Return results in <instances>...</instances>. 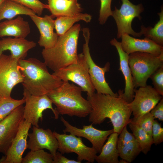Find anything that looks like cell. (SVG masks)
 I'll use <instances>...</instances> for the list:
<instances>
[{
  "instance_id": "30bf717a",
  "label": "cell",
  "mask_w": 163,
  "mask_h": 163,
  "mask_svg": "<svg viewBox=\"0 0 163 163\" xmlns=\"http://www.w3.org/2000/svg\"><path fill=\"white\" fill-rule=\"evenodd\" d=\"M23 95L25 100L23 112L25 121L33 126L39 127V120L42 121L43 112L47 109L52 110L54 115V119L58 118L59 114L56 108L53 107V103L47 94L41 96L32 95L24 88Z\"/></svg>"
},
{
  "instance_id": "f546056e",
  "label": "cell",
  "mask_w": 163,
  "mask_h": 163,
  "mask_svg": "<svg viewBox=\"0 0 163 163\" xmlns=\"http://www.w3.org/2000/svg\"><path fill=\"white\" fill-rule=\"evenodd\" d=\"M25 100L24 97L21 99L16 100L11 97L0 98V122L5 118L12 110L23 104Z\"/></svg>"
},
{
  "instance_id": "d4e9b609",
  "label": "cell",
  "mask_w": 163,
  "mask_h": 163,
  "mask_svg": "<svg viewBox=\"0 0 163 163\" xmlns=\"http://www.w3.org/2000/svg\"><path fill=\"white\" fill-rule=\"evenodd\" d=\"M23 14L30 17L36 14L30 9L11 0H5L0 6V22Z\"/></svg>"
},
{
  "instance_id": "f1b7e54d",
  "label": "cell",
  "mask_w": 163,
  "mask_h": 163,
  "mask_svg": "<svg viewBox=\"0 0 163 163\" xmlns=\"http://www.w3.org/2000/svg\"><path fill=\"white\" fill-rule=\"evenodd\" d=\"M21 163H53V156L43 149L30 150L22 158Z\"/></svg>"
},
{
  "instance_id": "e575fe53",
  "label": "cell",
  "mask_w": 163,
  "mask_h": 163,
  "mask_svg": "<svg viewBox=\"0 0 163 163\" xmlns=\"http://www.w3.org/2000/svg\"><path fill=\"white\" fill-rule=\"evenodd\" d=\"M152 136L153 144L155 145L160 144L163 141V128L161 124L155 120L153 122Z\"/></svg>"
},
{
  "instance_id": "4fadbf2b",
  "label": "cell",
  "mask_w": 163,
  "mask_h": 163,
  "mask_svg": "<svg viewBox=\"0 0 163 163\" xmlns=\"http://www.w3.org/2000/svg\"><path fill=\"white\" fill-rule=\"evenodd\" d=\"M24 107L21 105L0 122V152L5 155L15 137L23 117Z\"/></svg>"
},
{
  "instance_id": "8992f818",
  "label": "cell",
  "mask_w": 163,
  "mask_h": 163,
  "mask_svg": "<svg viewBox=\"0 0 163 163\" xmlns=\"http://www.w3.org/2000/svg\"><path fill=\"white\" fill-rule=\"evenodd\" d=\"M52 74L63 82L71 81L78 85L87 94L95 92L91 80L88 67L83 53L78 54L77 60L67 66L54 72Z\"/></svg>"
},
{
  "instance_id": "836d02e7",
  "label": "cell",
  "mask_w": 163,
  "mask_h": 163,
  "mask_svg": "<svg viewBox=\"0 0 163 163\" xmlns=\"http://www.w3.org/2000/svg\"><path fill=\"white\" fill-rule=\"evenodd\" d=\"M112 0H100V8L98 21L100 24H105L108 17L112 16L111 6Z\"/></svg>"
},
{
  "instance_id": "484cf974",
  "label": "cell",
  "mask_w": 163,
  "mask_h": 163,
  "mask_svg": "<svg viewBox=\"0 0 163 163\" xmlns=\"http://www.w3.org/2000/svg\"><path fill=\"white\" fill-rule=\"evenodd\" d=\"M91 18L90 15L82 13L73 16L58 17L54 20V29L58 35L60 36L68 31L76 22L82 20L88 23L91 21Z\"/></svg>"
},
{
  "instance_id": "cb8c5ba5",
  "label": "cell",
  "mask_w": 163,
  "mask_h": 163,
  "mask_svg": "<svg viewBox=\"0 0 163 163\" xmlns=\"http://www.w3.org/2000/svg\"><path fill=\"white\" fill-rule=\"evenodd\" d=\"M118 133L113 132L104 145L100 154L97 155L95 160L98 163H119V157L117 148Z\"/></svg>"
},
{
  "instance_id": "d6a6232c",
  "label": "cell",
  "mask_w": 163,
  "mask_h": 163,
  "mask_svg": "<svg viewBox=\"0 0 163 163\" xmlns=\"http://www.w3.org/2000/svg\"><path fill=\"white\" fill-rule=\"evenodd\" d=\"M153 88L161 95H163V65L156 71L150 77Z\"/></svg>"
},
{
  "instance_id": "6da1fadb",
  "label": "cell",
  "mask_w": 163,
  "mask_h": 163,
  "mask_svg": "<svg viewBox=\"0 0 163 163\" xmlns=\"http://www.w3.org/2000/svg\"><path fill=\"white\" fill-rule=\"evenodd\" d=\"M87 95L91 108L89 121L93 124H100L109 118L114 132L119 134L131 119L132 111L129 103L119 95L114 96L94 92Z\"/></svg>"
},
{
  "instance_id": "e0dca14e",
  "label": "cell",
  "mask_w": 163,
  "mask_h": 163,
  "mask_svg": "<svg viewBox=\"0 0 163 163\" xmlns=\"http://www.w3.org/2000/svg\"><path fill=\"white\" fill-rule=\"evenodd\" d=\"M110 44L117 49L120 59L119 70L122 72L125 80V87L124 92L122 90L118 91V95L129 103H130L134 97V87L133 78L129 63V55L122 49L120 42L115 38L110 41Z\"/></svg>"
},
{
  "instance_id": "d590c367",
  "label": "cell",
  "mask_w": 163,
  "mask_h": 163,
  "mask_svg": "<svg viewBox=\"0 0 163 163\" xmlns=\"http://www.w3.org/2000/svg\"><path fill=\"white\" fill-rule=\"evenodd\" d=\"M155 119H158L161 121H163V98L150 111Z\"/></svg>"
},
{
  "instance_id": "83f0119b",
  "label": "cell",
  "mask_w": 163,
  "mask_h": 163,
  "mask_svg": "<svg viewBox=\"0 0 163 163\" xmlns=\"http://www.w3.org/2000/svg\"><path fill=\"white\" fill-rule=\"evenodd\" d=\"M159 17V21L153 27H145L143 25L141 27L140 32L145 37L148 38L158 44L163 46V9L161 8V11L158 13Z\"/></svg>"
},
{
  "instance_id": "2e32d148",
  "label": "cell",
  "mask_w": 163,
  "mask_h": 163,
  "mask_svg": "<svg viewBox=\"0 0 163 163\" xmlns=\"http://www.w3.org/2000/svg\"><path fill=\"white\" fill-rule=\"evenodd\" d=\"M32 132L29 133L27 149L31 151L46 149L54 156L58 149V141L49 129H43L33 126Z\"/></svg>"
},
{
  "instance_id": "74e56055",
  "label": "cell",
  "mask_w": 163,
  "mask_h": 163,
  "mask_svg": "<svg viewBox=\"0 0 163 163\" xmlns=\"http://www.w3.org/2000/svg\"><path fill=\"white\" fill-rule=\"evenodd\" d=\"M119 163H128V162L126 160L121 159L119 161Z\"/></svg>"
},
{
  "instance_id": "4dcf8cb0",
  "label": "cell",
  "mask_w": 163,
  "mask_h": 163,
  "mask_svg": "<svg viewBox=\"0 0 163 163\" xmlns=\"http://www.w3.org/2000/svg\"><path fill=\"white\" fill-rule=\"evenodd\" d=\"M19 3L34 11L37 15H41L45 9H48V5L39 0H11Z\"/></svg>"
},
{
  "instance_id": "1f68e13d",
  "label": "cell",
  "mask_w": 163,
  "mask_h": 163,
  "mask_svg": "<svg viewBox=\"0 0 163 163\" xmlns=\"http://www.w3.org/2000/svg\"><path fill=\"white\" fill-rule=\"evenodd\" d=\"M132 119L148 134L152 136V128L155 119L150 112L144 114L137 119L133 118Z\"/></svg>"
},
{
  "instance_id": "f35d334b",
  "label": "cell",
  "mask_w": 163,
  "mask_h": 163,
  "mask_svg": "<svg viewBox=\"0 0 163 163\" xmlns=\"http://www.w3.org/2000/svg\"><path fill=\"white\" fill-rule=\"evenodd\" d=\"M5 0H0V6Z\"/></svg>"
},
{
  "instance_id": "277c9868",
  "label": "cell",
  "mask_w": 163,
  "mask_h": 163,
  "mask_svg": "<svg viewBox=\"0 0 163 163\" xmlns=\"http://www.w3.org/2000/svg\"><path fill=\"white\" fill-rule=\"evenodd\" d=\"M82 91L78 86L63 82L47 95L56 106L59 114L85 117L89 115L91 108L88 101L82 96Z\"/></svg>"
},
{
  "instance_id": "8d00e7d4",
  "label": "cell",
  "mask_w": 163,
  "mask_h": 163,
  "mask_svg": "<svg viewBox=\"0 0 163 163\" xmlns=\"http://www.w3.org/2000/svg\"><path fill=\"white\" fill-rule=\"evenodd\" d=\"M53 163H81L77 161L69 159L59 152L53 157Z\"/></svg>"
},
{
  "instance_id": "8fae6325",
  "label": "cell",
  "mask_w": 163,
  "mask_h": 163,
  "mask_svg": "<svg viewBox=\"0 0 163 163\" xmlns=\"http://www.w3.org/2000/svg\"><path fill=\"white\" fill-rule=\"evenodd\" d=\"M53 133L58 141V150L62 154L75 153L78 155L77 161L80 163L83 160L88 163L94 162L97 153V151L92 147L86 146L81 137L66 133L60 134L55 131Z\"/></svg>"
},
{
  "instance_id": "9a60e30c",
  "label": "cell",
  "mask_w": 163,
  "mask_h": 163,
  "mask_svg": "<svg viewBox=\"0 0 163 163\" xmlns=\"http://www.w3.org/2000/svg\"><path fill=\"white\" fill-rule=\"evenodd\" d=\"M31 124L25 120L21 123L17 133L0 163H21L22 156L27 149V139Z\"/></svg>"
},
{
  "instance_id": "7a4b0ae2",
  "label": "cell",
  "mask_w": 163,
  "mask_h": 163,
  "mask_svg": "<svg viewBox=\"0 0 163 163\" xmlns=\"http://www.w3.org/2000/svg\"><path fill=\"white\" fill-rule=\"evenodd\" d=\"M20 71L23 80L24 88L36 96L47 94L60 86L63 81L50 74L44 62L33 58L18 60Z\"/></svg>"
},
{
  "instance_id": "d6986e66",
  "label": "cell",
  "mask_w": 163,
  "mask_h": 163,
  "mask_svg": "<svg viewBox=\"0 0 163 163\" xmlns=\"http://www.w3.org/2000/svg\"><path fill=\"white\" fill-rule=\"evenodd\" d=\"M121 46L123 50L129 55L136 52L147 53L159 55L163 52V47L150 39L145 37L139 39L132 37L126 34L121 37Z\"/></svg>"
},
{
  "instance_id": "ba28073f",
  "label": "cell",
  "mask_w": 163,
  "mask_h": 163,
  "mask_svg": "<svg viewBox=\"0 0 163 163\" xmlns=\"http://www.w3.org/2000/svg\"><path fill=\"white\" fill-rule=\"evenodd\" d=\"M18 61L11 55L0 56V98L11 97L13 88L23 81Z\"/></svg>"
},
{
  "instance_id": "7402d4cb",
  "label": "cell",
  "mask_w": 163,
  "mask_h": 163,
  "mask_svg": "<svg viewBox=\"0 0 163 163\" xmlns=\"http://www.w3.org/2000/svg\"><path fill=\"white\" fill-rule=\"evenodd\" d=\"M30 32L28 22L20 15L15 18L0 22V37L8 36L25 38Z\"/></svg>"
},
{
  "instance_id": "3957f363",
  "label": "cell",
  "mask_w": 163,
  "mask_h": 163,
  "mask_svg": "<svg viewBox=\"0 0 163 163\" xmlns=\"http://www.w3.org/2000/svg\"><path fill=\"white\" fill-rule=\"evenodd\" d=\"M80 29L79 24H75L58 37L54 46L43 50L41 53L44 62L51 70L55 72L76 62Z\"/></svg>"
},
{
  "instance_id": "52a82bcc",
  "label": "cell",
  "mask_w": 163,
  "mask_h": 163,
  "mask_svg": "<svg viewBox=\"0 0 163 163\" xmlns=\"http://www.w3.org/2000/svg\"><path fill=\"white\" fill-rule=\"evenodd\" d=\"M82 30L85 42L83 45V53L88 64L89 73L95 89L98 93L118 96V94L115 93L112 90L105 78V73L110 69L109 62H107L103 67L98 66L95 63L91 56L89 46L90 30L88 28H84Z\"/></svg>"
},
{
  "instance_id": "7c38bea8",
  "label": "cell",
  "mask_w": 163,
  "mask_h": 163,
  "mask_svg": "<svg viewBox=\"0 0 163 163\" xmlns=\"http://www.w3.org/2000/svg\"><path fill=\"white\" fill-rule=\"evenodd\" d=\"M134 92V98L129 103L134 119L150 112L162 98L150 85L135 89Z\"/></svg>"
},
{
  "instance_id": "9c48e42d",
  "label": "cell",
  "mask_w": 163,
  "mask_h": 163,
  "mask_svg": "<svg viewBox=\"0 0 163 163\" xmlns=\"http://www.w3.org/2000/svg\"><path fill=\"white\" fill-rule=\"evenodd\" d=\"M122 4L120 8L115 7L112 11V16L114 19L117 28V38L121 37L124 34H131L134 37H139L142 35L140 31L137 33L132 29L131 24L133 19L138 17L140 20V14L144 11L142 4L135 5L129 0H121Z\"/></svg>"
},
{
  "instance_id": "ac0fdd59",
  "label": "cell",
  "mask_w": 163,
  "mask_h": 163,
  "mask_svg": "<svg viewBox=\"0 0 163 163\" xmlns=\"http://www.w3.org/2000/svg\"><path fill=\"white\" fill-rule=\"evenodd\" d=\"M30 17L40 32L38 42L39 46L44 49H48L54 46L59 37L54 31V18L51 15H46L43 17H41L37 14Z\"/></svg>"
},
{
  "instance_id": "5bb4252c",
  "label": "cell",
  "mask_w": 163,
  "mask_h": 163,
  "mask_svg": "<svg viewBox=\"0 0 163 163\" xmlns=\"http://www.w3.org/2000/svg\"><path fill=\"white\" fill-rule=\"evenodd\" d=\"M65 128L63 130L64 133L70 134L80 137H83L88 139L92 144V147L100 153L103 146L108 137L114 132L113 129L109 130H101L96 129L91 123L88 125H83L82 129H79L71 125L64 118H60Z\"/></svg>"
},
{
  "instance_id": "603a6c76",
  "label": "cell",
  "mask_w": 163,
  "mask_h": 163,
  "mask_svg": "<svg viewBox=\"0 0 163 163\" xmlns=\"http://www.w3.org/2000/svg\"><path fill=\"white\" fill-rule=\"evenodd\" d=\"M48 10L54 18L73 16L81 13L82 8L78 0H47Z\"/></svg>"
},
{
  "instance_id": "44dd1931",
  "label": "cell",
  "mask_w": 163,
  "mask_h": 163,
  "mask_svg": "<svg viewBox=\"0 0 163 163\" xmlns=\"http://www.w3.org/2000/svg\"><path fill=\"white\" fill-rule=\"evenodd\" d=\"M36 46L35 42L25 38H3L0 40V56L3 52L8 50L15 59L18 60L25 59L28 52Z\"/></svg>"
},
{
  "instance_id": "5b68a950",
  "label": "cell",
  "mask_w": 163,
  "mask_h": 163,
  "mask_svg": "<svg viewBox=\"0 0 163 163\" xmlns=\"http://www.w3.org/2000/svg\"><path fill=\"white\" fill-rule=\"evenodd\" d=\"M128 63L135 89L147 85L149 78L163 65V52L159 55L140 52L129 55Z\"/></svg>"
},
{
  "instance_id": "ffe728a7",
  "label": "cell",
  "mask_w": 163,
  "mask_h": 163,
  "mask_svg": "<svg viewBox=\"0 0 163 163\" xmlns=\"http://www.w3.org/2000/svg\"><path fill=\"white\" fill-rule=\"evenodd\" d=\"M119 134L117 141L119 157L128 163H131L141 152L139 144L133 134L127 130V126L123 128Z\"/></svg>"
},
{
  "instance_id": "4316f807",
  "label": "cell",
  "mask_w": 163,
  "mask_h": 163,
  "mask_svg": "<svg viewBox=\"0 0 163 163\" xmlns=\"http://www.w3.org/2000/svg\"><path fill=\"white\" fill-rule=\"evenodd\" d=\"M132 134L139 144L141 152L146 155L153 144L152 136L141 128L132 119L128 124Z\"/></svg>"
}]
</instances>
